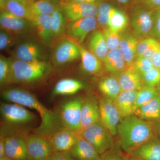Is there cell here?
<instances>
[{"label":"cell","instance_id":"1","mask_svg":"<svg viewBox=\"0 0 160 160\" xmlns=\"http://www.w3.org/2000/svg\"><path fill=\"white\" fill-rule=\"evenodd\" d=\"M3 99L33 109L39 114L41 122L33 132L48 138L55 130L63 126L57 112L52 111L40 102L34 95L22 88H10L1 92Z\"/></svg>","mask_w":160,"mask_h":160},{"label":"cell","instance_id":"2","mask_svg":"<svg viewBox=\"0 0 160 160\" xmlns=\"http://www.w3.org/2000/svg\"><path fill=\"white\" fill-rule=\"evenodd\" d=\"M117 132L120 148L126 154L158 137L155 122L143 120L134 114L121 120Z\"/></svg>","mask_w":160,"mask_h":160},{"label":"cell","instance_id":"3","mask_svg":"<svg viewBox=\"0 0 160 160\" xmlns=\"http://www.w3.org/2000/svg\"><path fill=\"white\" fill-rule=\"evenodd\" d=\"M10 60V74L7 85H37L46 81L52 72L51 64L45 60L25 62L12 57Z\"/></svg>","mask_w":160,"mask_h":160},{"label":"cell","instance_id":"4","mask_svg":"<svg viewBox=\"0 0 160 160\" xmlns=\"http://www.w3.org/2000/svg\"><path fill=\"white\" fill-rule=\"evenodd\" d=\"M0 113L4 124L1 127V132H18V129L30 126L37 120L32 112L16 103H1Z\"/></svg>","mask_w":160,"mask_h":160},{"label":"cell","instance_id":"5","mask_svg":"<svg viewBox=\"0 0 160 160\" xmlns=\"http://www.w3.org/2000/svg\"><path fill=\"white\" fill-rule=\"evenodd\" d=\"M79 134L90 143L100 155L113 147L112 135L101 120L82 129Z\"/></svg>","mask_w":160,"mask_h":160},{"label":"cell","instance_id":"6","mask_svg":"<svg viewBox=\"0 0 160 160\" xmlns=\"http://www.w3.org/2000/svg\"><path fill=\"white\" fill-rule=\"evenodd\" d=\"M129 21L132 33L138 40L151 37L154 10L130 5Z\"/></svg>","mask_w":160,"mask_h":160},{"label":"cell","instance_id":"7","mask_svg":"<svg viewBox=\"0 0 160 160\" xmlns=\"http://www.w3.org/2000/svg\"><path fill=\"white\" fill-rule=\"evenodd\" d=\"M82 98L78 97L63 102L58 110V116L64 127L79 133L81 127V109Z\"/></svg>","mask_w":160,"mask_h":160},{"label":"cell","instance_id":"8","mask_svg":"<svg viewBox=\"0 0 160 160\" xmlns=\"http://www.w3.org/2000/svg\"><path fill=\"white\" fill-rule=\"evenodd\" d=\"M27 135L20 132L1 133L4 138L7 158L13 160H31L26 146Z\"/></svg>","mask_w":160,"mask_h":160},{"label":"cell","instance_id":"9","mask_svg":"<svg viewBox=\"0 0 160 160\" xmlns=\"http://www.w3.org/2000/svg\"><path fill=\"white\" fill-rule=\"evenodd\" d=\"M41 44L32 40L20 42L13 49L12 58L25 62L45 60V52Z\"/></svg>","mask_w":160,"mask_h":160},{"label":"cell","instance_id":"10","mask_svg":"<svg viewBox=\"0 0 160 160\" xmlns=\"http://www.w3.org/2000/svg\"><path fill=\"white\" fill-rule=\"evenodd\" d=\"M98 26L96 17L69 22L66 26V35L74 42L81 44L88 35L96 30Z\"/></svg>","mask_w":160,"mask_h":160},{"label":"cell","instance_id":"11","mask_svg":"<svg viewBox=\"0 0 160 160\" xmlns=\"http://www.w3.org/2000/svg\"><path fill=\"white\" fill-rule=\"evenodd\" d=\"M80 58L76 43L70 39H62L57 43L52 51V59L56 66H63Z\"/></svg>","mask_w":160,"mask_h":160},{"label":"cell","instance_id":"12","mask_svg":"<svg viewBox=\"0 0 160 160\" xmlns=\"http://www.w3.org/2000/svg\"><path fill=\"white\" fill-rule=\"evenodd\" d=\"M26 143L31 160H49L53 152L49 140L41 135L27 134Z\"/></svg>","mask_w":160,"mask_h":160},{"label":"cell","instance_id":"13","mask_svg":"<svg viewBox=\"0 0 160 160\" xmlns=\"http://www.w3.org/2000/svg\"><path fill=\"white\" fill-rule=\"evenodd\" d=\"M59 5L66 20L69 22L90 17H96L97 14L98 3L59 2Z\"/></svg>","mask_w":160,"mask_h":160},{"label":"cell","instance_id":"14","mask_svg":"<svg viewBox=\"0 0 160 160\" xmlns=\"http://www.w3.org/2000/svg\"><path fill=\"white\" fill-rule=\"evenodd\" d=\"M99 101L100 118L112 136L117 134V127L121 118L114 101L104 96Z\"/></svg>","mask_w":160,"mask_h":160},{"label":"cell","instance_id":"15","mask_svg":"<svg viewBox=\"0 0 160 160\" xmlns=\"http://www.w3.org/2000/svg\"><path fill=\"white\" fill-rule=\"evenodd\" d=\"M1 29L19 36L28 33L32 30V22L29 20L18 17L9 12L1 11Z\"/></svg>","mask_w":160,"mask_h":160},{"label":"cell","instance_id":"16","mask_svg":"<svg viewBox=\"0 0 160 160\" xmlns=\"http://www.w3.org/2000/svg\"><path fill=\"white\" fill-rule=\"evenodd\" d=\"M79 134L62 127L53 132L48 137L53 152L68 151L76 142Z\"/></svg>","mask_w":160,"mask_h":160},{"label":"cell","instance_id":"17","mask_svg":"<svg viewBox=\"0 0 160 160\" xmlns=\"http://www.w3.org/2000/svg\"><path fill=\"white\" fill-rule=\"evenodd\" d=\"M100 120L99 101L93 95L87 96L83 99L81 109L82 130Z\"/></svg>","mask_w":160,"mask_h":160},{"label":"cell","instance_id":"18","mask_svg":"<svg viewBox=\"0 0 160 160\" xmlns=\"http://www.w3.org/2000/svg\"><path fill=\"white\" fill-rule=\"evenodd\" d=\"M32 29L38 40L43 46H50L54 42L51 29V15H40L35 16Z\"/></svg>","mask_w":160,"mask_h":160},{"label":"cell","instance_id":"19","mask_svg":"<svg viewBox=\"0 0 160 160\" xmlns=\"http://www.w3.org/2000/svg\"><path fill=\"white\" fill-rule=\"evenodd\" d=\"M117 78L122 91H139L145 86L142 76L132 65L127 67Z\"/></svg>","mask_w":160,"mask_h":160},{"label":"cell","instance_id":"20","mask_svg":"<svg viewBox=\"0 0 160 160\" xmlns=\"http://www.w3.org/2000/svg\"><path fill=\"white\" fill-rule=\"evenodd\" d=\"M68 152L76 160H99L100 159V155L94 147L80 135Z\"/></svg>","mask_w":160,"mask_h":160},{"label":"cell","instance_id":"21","mask_svg":"<svg viewBox=\"0 0 160 160\" xmlns=\"http://www.w3.org/2000/svg\"><path fill=\"white\" fill-rule=\"evenodd\" d=\"M138 91H122L114 102L116 106L121 121L124 118L134 114V105Z\"/></svg>","mask_w":160,"mask_h":160},{"label":"cell","instance_id":"22","mask_svg":"<svg viewBox=\"0 0 160 160\" xmlns=\"http://www.w3.org/2000/svg\"><path fill=\"white\" fill-rule=\"evenodd\" d=\"M103 63L106 71L117 78L128 67L119 48L109 50Z\"/></svg>","mask_w":160,"mask_h":160},{"label":"cell","instance_id":"23","mask_svg":"<svg viewBox=\"0 0 160 160\" xmlns=\"http://www.w3.org/2000/svg\"><path fill=\"white\" fill-rule=\"evenodd\" d=\"M138 40L132 32H122L119 49L127 66H132L136 59Z\"/></svg>","mask_w":160,"mask_h":160},{"label":"cell","instance_id":"24","mask_svg":"<svg viewBox=\"0 0 160 160\" xmlns=\"http://www.w3.org/2000/svg\"><path fill=\"white\" fill-rule=\"evenodd\" d=\"M76 43L79 49L81 66L83 71L87 74L94 75L101 73L103 69V62L81 44Z\"/></svg>","mask_w":160,"mask_h":160},{"label":"cell","instance_id":"25","mask_svg":"<svg viewBox=\"0 0 160 160\" xmlns=\"http://www.w3.org/2000/svg\"><path fill=\"white\" fill-rule=\"evenodd\" d=\"M127 154L143 160H160V140L154 138Z\"/></svg>","mask_w":160,"mask_h":160},{"label":"cell","instance_id":"26","mask_svg":"<svg viewBox=\"0 0 160 160\" xmlns=\"http://www.w3.org/2000/svg\"><path fill=\"white\" fill-rule=\"evenodd\" d=\"M88 47L90 52L103 62L109 50L102 30H96L92 32Z\"/></svg>","mask_w":160,"mask_h":160},{"label":"cell","instance_id":"27","mask_svg":"<svg viewBox=\"0 0 160 160\" xmlns=\"http://www.w3.org/2000/svg\"><path fill=\"white\" fill-rule=\"evenodd\" d=\"M134 114L143 120L155 121L160 119V94L137 109Z\"/></svg>","mask_w":160,"mask_h":160},{"label":"cell","instance_id":"28","mask_svg":"<svg viewBox=\"0 0 160 160\" xmlns=\"http://www.w3.org/2000/svg\"><path fill=\"white\" fill-rule=\"evenodd\" d=\"M82 82L72 78L63 79L55 85L52 94L53 95H71L76 93L84 88Z\"/></svg>","mask_w":160,"mask_h":160},{"label":"cell","instance_id":"29","mask_svg":"<svg viewBox=\"0 0 160 160\" xmlns=\"http://www.w3.org/2000/svg\"><path fill=\"white\" fill-rule=\"evenodd\" d=\"M129 24L130 21L128 15L125 11L114 6L109 15L108 28L122 33L126 31Z\"/></svg>","mask_w":160,"mask_h":160},{"label":"cell","instance_id":"30","mask_svg":"<svg viewBox=\"0 0 160 160\" xmlns=\"http://www.w3.org/2000/svg\"><path fill=\"white\" fill-rule=\"evenodd\" d=\"M51 19L52 32L55 42L66 35L67 21L59 5L51 14Z\"/></svg>","mask_w":160,"mask_h":160},{"label":"cell","instance_id":"31","mask_svg":"<svg viewBox=\"0 0 160 160\" xmlns=\"http://www.w3.org/2000/svg\"><path fill=\"white\" fill-rule=\"evenodd\" d=\"M30 2L27 0H9L6 10L18 17L32 22L35 16L30 10Z\"/></svg>","mask_w":160,"mask_h":160},{"label":"cell","instance_id":"32","mask_svg":"<svg viewBox=\"0 0 160 160\" xmlns=\"http://www.w3.org/2000/svg\"><path fill=\"white\" fill-rule=\"evenodd\" d=\"M98 89L104 96L114 101L122 91L118 78L112 76L106 77L100 80Z\"/></svg>","mask_w":160,"mask_h":160},{"label":"cell","instance_id":"33","mask_svg":"<svg viewBox=\"0 0 160 160\" xmlns=\"http://www.w3.org/2000/svg\"><path fill=\"white\" fill-rule=\"evenodd\" d=\"M34 16L40 15H51L59 6V2L51 0H33L29 4Z\"/></svg>","mask_w":160,"mask_h":160},{"label":"cell","instance_id":"34","mask_svg":"<svg viewBox=\"0 0 160 160\" xmlns=\"http://www.w3.org/2000/svg\"><path fill=\"white\" fill-rule=\"evenodd\" d=\"M114 6L107 1H102L98 3V12L96 18L98 25L102 29L108 27L109 15Z\"/></svg>","mask_w":160,"mask_h":160},{"label":"cell","instance_id":"35","mask_svg":"<svg viewBox=\"0 0 160 160\" xmlns=\"http://www.w3.org/2000/svg\"><path fill=\"white\" fill-rule=\"evenodd\" d=\"M159 94L157 88L145 86L138 91L134 105V112L141 106L149 102L153 98Z\"/></svg>","mask_w":160,"mask_h":160},{"label":"cell","instance_id":"36","mask_svg":"<svg viewBox=\"0 0 160 160\" xmlns=\"http://www.w3.org/2000/svg\"><path fill=\"white\" fill-rule=\"evenodd\" d=\"M102 31L109 51L119 47L122 33L113 31L109 28L103 29Z\"/></svg>","mask_w":160,"mask_h":160},{"label":"cell","instance_id":"37","mask_svg":"<svg viewBox=\"0 0 160 160\" xmlns=\"http://www.w3.org/2000/svg\"><path fill=\"white\" fill-rule=\"evenodd\" d=\"M18 43V36L12 34L9 32L1 29L0 31V49L8 50L16 46Z\"/></svg>","mask_w":160,"mask_h":160},{"label":"cell","instance_id":"38","mask_svg":"<svg viewBox=\"0 0 160 160\" xmlns=\"http://www.w3.org/2000/svg\"><path fill=\"white\" fill-rule=\"evenodd\" d=\"M145 86L157 88L160 84V70L153 68L142 75Z\"/></svg>","mask_w":160,"mask_h":160},{"label":"cell","instance_id":"39","mask_svg":"<svg viewBox=\"0 0 160 160\" xmlns=\"http://www.w3.org/2000/svg\"><path fill=\"white\" fill-rule=\"evenodd\" d=\"M10 71V58L2 55L0 57V85L1 87L7 85Z\"/></svg>","mask_w":160,"mask_h":160},{"label":"cell","instance_id":"40","mask_svg":"<svg viewBox=\"0 0 160 160\" xmlns=\"http://www.w3.org/2000/svg\"><path fill=\"white\" fill-rule=\"evenodd\" d=\"M132 66L142 75L154 68L151 59L144 57L137 58Z\"/></svg>","mask_w":160,"mask_h":160},{"label":"cell","instance_id":"41","mask_svg":"<svg viewBox=\"0 0 160 160\" xmlns=\"http://www.w3.org/2000/svg\"><path fill=\"white\" fill-rule=\"evenodd\" d=\"M156 41L153 38L148 37L138 41L137 46V58L142 57L149 47Z\"/></svg>","mask_w":160,"mask_h":160},{"label":"cell","instance_id":"42","mask_svg":"<svg viewBox=\"0 0 160 160\" xmlns=\"http://www.w3.org/2000/svg\"><path fill=\"white\" fill-rule=\"evenodd\" d=\"M151 37L160 43V6L154 10L153 27Z\"/></svg>","mask_w":160,"mask_h":160},{"label":"cell","instance_id":"43","mask_svg":"<svg viewBox=\"0 0 160 160\" xmlns=\"http://www.w3.org/2000/svg\"><path fill=\"white\" fill-rule=\"evenodd\" d=\"M120 149L113 148L100 155L99 160H125V155L121 152Z\"/></svg>","mask_w":160,"mask_h":160},{"label":"cell","instance_id":"44","mask_svg":"<svg viewBox=\"0 0 160 160\" xmlns=\"http://www.w3.org/2000/svg\"><path fill=\"white\" fill-rule=\"evenodd\" d=\"M130 5H135L154 10L160 6V0H132Z\"/></svg>","mask_w":160,"mask_h":160},{"label":"cell","instance_id":"45","mask_svg":"<svg viewBox=\"0 0 160 160\" xmlns=\"http://www.w3.org/2000/svg\"><path fill=\"white\" fill-rule=\"evenodd\" d=\"M160 52V43L156 41L146 51L142 57L152 59L154 56Z\"/></svg>","mask_w":160,"mask_h":160},{"label":"cell","instance_id":"46","mask_svg":"<svg viewBox=\"0 0 160 160\" xmlns=\"http://www.w3.org/2000/svg\"><path fill=\"white\" fill-rule=\"evenodd\" d=\"M49 160H75L68 151L53 152Z\"/></svg>","mask_w":160,"mask_h":160},{"label":"cell","instance_id":"47","mask_svg":"<svg viewBox=\"0 0 160 160\" xmlns=\"http://www.w3.org/2000/svg\"><path fill=\"white\" fill-rule=\"evenodd\" d=\"M103 1L109 0H59V2H75L83 3H98Z\"/></svg>","mask_w":160,"mask_h":160},{"label":"cell","instance_id":"48","mask_svg":"<svg viewBox=\"0 0 160 160\" xmlns=\"http://www.w3.org/2000/svg\"><path fill=\"white\" fill-rule=\"evenodd\" d=\"M151 60L153 67L160 70V52L155 55Z\"/></svg>","mask_w":160,"mask_h":160},{"label":"cell","instance_id":"49","mask_svg":"<svg viewBox=\"0 0 160 160\" xmlns=\"http://www.w3.org/2000/svg\"><path fill=\"white\" fill-rule=\"evenodd\" d=\"M6 150H5V141L2 136H0V159L6 157Z\"/></svg>","mask_w":160,"mask_h":160},{"label":"cell","instance_id":"50","mask_svg":"<svg viewBox=\"0 0 160 160\" xmlns=\"http://www.w3.org/2000/svg\"><path fill=\"white\" fill-rule=\"evenodd\" d=\"M9 0H0V9L1 11L6 10V5Z\"/></svg>","mask_w":160,"mask_h":160},{"label":"cell","instance_id":"51","mask_svg":"<svg viewBox=\"0 0 160 160\" xmlns=\"http://www.w3.org/2000/svg\"><path fill=\"white\" fill-rule=\"evenodd\" d=\"M132 0H116L117 2L120 5L126 6L130 5Z\"/></svg>","mask_w":160,"mask_h":160},{"label":"cell","instance_id":"52","mask_svg":"<svg viewBox=\"0 0 160 160\" xmlns=\"http://www.w3.org/2000/svg\"><path fill=\"white\" fill-rule=\"evenodd\" d=\"M156 127L157 134L158 138L160 140V120L155 121Z\"/></svg>","mask_w":160,"mask_h":160},{"label":"cell","instance_id":"53","mask_svg":"<svg viewBox=\"0 0 160 160\" xmlns=\"http://www.w3.org/2000/svg\"><path fill=\"white\" fill-rule=\"evenodd\" d=\"M125 160H143L136 157L127 154L125 155Z\"/></svg>","mask_w":160,"mask_h":160},{"label":"cell","instance_id":"54","mask_svg":"<svg viewBox=\"0 0 160 160\" xmlns=\"http://www.w3.org/2000/svg\"><path fill=\"white\" fill-rule=\"evenodd\" d=\"M0 160H12L11 159L9 158H7V157H6L0 159Z\"/></svg>","mask_w":160,"mask_h":160},{"label":"cell","instance_id":"55","mask_svg":"<svg viewBox=\"0 0 160 160\" xmlns=\"http://www.w3.org/2000/svg\"><path fill=\"white\" fill-rule=\"evenodd\" d=\"M157 90H158V91L159 93H160V84L158 86L157 88Z\"/></svg>","mask_w":160,"mask_h":160},{"label":"cell","instance_id":"56","mask_svg":"<svg viewBox=\"0 0 160 160\" xmlns=\"http://www.w3.org/2000/svg\"><path fill=\"white\" fill-rule=\"evenodd\" d=\"M51 1H53L54 2H59V0H51Z\"/></svg>","mask_w":160,"mask_h":160},{"label":"cell","instance_id":"57","mask_svg":"<svg viewBox=\"0 0 160 160\" xmlns=\"http://www.w3.org/2000/svg\"><path fill=\"white\" fill-rule=\"evenodd\" d=\"M27 1H29V2H31V1H33V0H27Z\"/></svg>","mask_w":160,"mask_h":160},{"label":"cell","instance_id":"58","mask_svg":"<svg viewBox=\"0 0 160 160\" xmlns=\"http://www.w3.org/2000/svg\"><path fill=\"white\" fill-rule=\"evenodd\" d=\"M159 94H160V93H159Z\"/></svg>","mask_w":160,"mask_h":160},{"label":"cell","instance_id":"59","mask_svg":"<svg viewBox=\"0 0 160 160\" xmlns=\"http://www.w3.org/2000/svg\"></svg>","mask_w":160,"mask_h":160},{"label":"cell","instance_id":"60","mask_svg":"<svg viewBox=\"0 0 160 160\" xmlns=\"http://www.w3.org/2000/svg\"></svg>","mask_w":160,"mask_h":160}]
</instances>
